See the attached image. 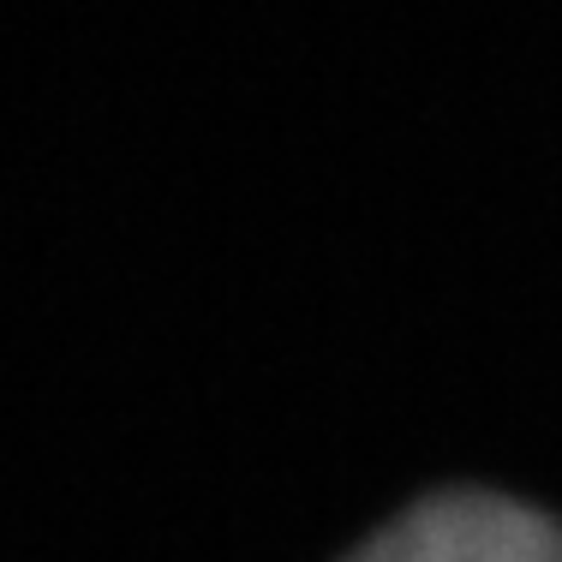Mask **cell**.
I'll return each instance as SVG.
<instances>
[{
    "mask_svg": "<svg viewBox=\"0 0 562 562\" xmlns=\"http://www.w3.org/2000/svg\"><path fill=\"white\" fill-rule=\"evenodd\" d=\"M341 562H562V515L485 485L407 503Z\"/></svg>",
    "mask_w": 562,
    "mask_h": 562,
    "instance_id": "1",
    "label": "cell"
}]
</instances>
